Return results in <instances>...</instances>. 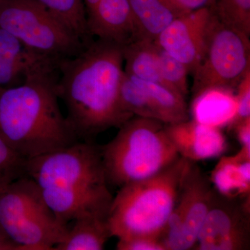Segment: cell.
Listing matches in <instances>:
<instances>
[{"instance_id":"obj_26","label":"cell","mask_w":250,"mask_h":250,"mask_svg":"<svg viewBox=\"0 0 250 250\" xmlns=\"http://www.w3.org/2000/svg\"><path fill=\"white\" fill-rule=\"evenodd\" d=\"M179 11L186 14L204 7H209L215 4V0H167Z\"/></svg>"},{"instance_id":"obj_10","label":"cell","mask_w":250,"mask_h":250,"mask_svg":"<svg viewBox=\"0 0 250 250\" xmlns=\"http://www.w3.org/2000/svg\"><path fill=\"white\" fill-rule=\"evenodd\" d=\"M250 248V197L229 198L215 190L192 249L248 250Z\"/></svg>"},{"instance_id":"obj_2","label":"cell","mask_w":250,"mask_h":250,"mask_svg":"<svg viewBox=\"0 0 250 250\" xmlns=\"http://www.w3.org/2000/svg\"><path fill=\"white\" fill-rule=\"evenodd\" d=\"M59 63L39 67L21 84L0 88V137L25 160L80 141L59 106Z\"/></svg>"},{"instance_id":"obj_24","label":"cell","mask_w":250,"mask_h":250,"mask_svg":"<svg viewBox=\"0 0 250 250\" xmlns=\"http://www.w3.org/2000/svg\"><path fill=\"white\" fill-rule=\"evenodd\" d=\"M118 250H166L160 238L137 236L119 239L116 245Z\"/></svg>"},{"instance_id":"obj_8","label":"cell","mask_w":250,"mask_h":250,"mask_svg":"<svg viewBox=\"0 0 250 250\" xmlns=\"http://www.w3.org/2000/svg\"><path fill=\"white\" fill-rule=\"evenodd\" d=\"M249 72L250 36L220 21L215 14L205 55L192 73V94L213 87L236 90Z\"/></svg>"},{"instance_id":"obj_28","label":"cell","mask_w":250,"mask_h":250,"mask_svg":"<svg viewBox=\"0 0 250 250\" xmlns=\"http://www.w3.org/2000/svg\"><path fill=\"white\" fill-rule=\"evenodd\" d=\"M21 250V247L10 241L7 238L0 236V250Z\"/></svg>"},{"instance_id":"obj_7","label":"cell","mask_w":250,"mask_h":250,"mask_svg":"<svg viewBox=\"0 0 250 250\" xmlns=\"http://www.w3.org/2000/svg\"><path fill=\"white\" fill-rule=\"evenodd\" d=\"M0 28L31 52L55 61L75 57L88 45L38 0H0Z\"/></svg>"},{"instance_id":"obj_20","label":"cell","mask_w":250,"mask_h":250,"mask_svg":"<svg viewBox=\"0 0 250 250\" xmlns=\"http://www.w3.org/2000/svg\"><path fill=\"white\" fill-rule=\"evenodd\" d=\"M156 45L162 78L170 89L186 99L188 93V75L190 73L187 67L183 62L161 48L157 44Z\"/></svg>"},{"instance_id":"obj_13","label":"cell","mask_w":250,"mask_h":250,"mask_svg":"<svg viewBox=\"0 0 250 250\" xmlns=\"http://www.w3.org/2000/svg\"><path fill=\"white\" fill-rule=\"evenodd\" d=\"M90 35L122 47L143 39L128 0H101L87 14Z\"/></svg>"},{"instance_id":"obj_27","label":"cell","mask_w":250,"mask_h":250,"mask_svg":"<svg viewBox=\"0 0 250 250\" xmlns=\"http://www.w3.org/2000/svg\"><path fill=\"white\" fill-rule=\"evenodd\" d=\"M231 128L236 131L241 149L250 153V118L236 123Z\"/></svg>"},{"instance_id":"obj_25","label":"cell","mask_w":250,"mask_h":250,"mask_svg":"<svg viewBox=\"0 0 250 250\" xmlns=\"http://www.w3.org/2000/svg\"><path fill=\"white\" fill-rule=\"evenodd\" d=\"M236 90L238 108L231 127L236 123L250 118V72L242 80Z\"/></svg>"},{"instance_id":"obj_15","label":"cell","mask_w":250,"mask_h":250,"mask_svg":"<svg viewBox=\"0 0 250 250\" xmlns=\"http://www.w3.org/2000/svg\"><path fill=\"white\" fill-rule=\"evenodd\" d=\"M209 179L213 188L223 196L250 197V153L241 149L235 155L220 158Z\"/></svg>"},{"instance_id":"obj_12","label":"cell","mask_w":250,"mask_h":250,"mask_svg":"<svg viewBox=\"0 0 250 250\" xmlns=\"http://www.w3.org/2000/svg\"><path fill=\"white\" fill-rule=\"evenodd\" d=\"M166 130L179 155L192 162L220 157L228 149L221 129L192 119L166 125Z\"/></svg>"},{"instance_id":"obj_11","label":"cell","mask_w":250,"mask_h":250,"mask_svg":"<svg viewBox=\"0 0 250 250\" xmlns=\"http://www.w3.org/2000/svg\"><path fill=\"white\" fill-rule=\"evenodd\" d=\"M215 18L213 6L181 15L159 34L154 42L183 62L192 74L205 55Z\"/></svg>"},{"instance_id":"obj_18","label":"cell","mask_w":250,"mask_h":250,"mask_svg":"<svg viewBox=\"0 0 250 250\" xmlns=\"http://www.w3.org/2000/svg\"><path fill=\"white\" fill-rule=\"evenodd\" d=\"M123 52L126 75L169 88L161 76L157 45L154 41L140 39L123 47Z\"/></svg>"},{"instance_id":"obj_3","label":"cell","mask_w":250,"mask_h":250,"mask_svg":"<svg viewBox=\"0 0 250 250\" xmlns=\"http://www.w3.org/2000/svg\"><path fill=\"white\" fill-rule=\"evenodd\" d=\"M26 175L41 188L55 216L64 223L80 217L106 213L111 195L100 146L91 141L28 159Z\"/></svg>"},{"instance_id":"obj_19","label":"cell","mask_w":250,"mask_h":250,"mask_svg":"<svg viewBox=\"0 0 250 250\" xmlns=\"http://www.w3.org/2000/svg\"><path fill=\"white\" fill-rule=\"evenodd\" d=\"M73 34L88 44L93 40L87 25L83 0H38Z\"/></svg>"},{"instance_id":"obj_6","label":"cell","mask_w":250,"mask_h":250,"mask_svg":"<svg viewBox=\"0 0 250 250\" xmlns=\"http://www.w3.org/2000/svg\"><path fill=\"white\" fill-rule=\"evenodd\" d=\"M68 225L59 221L46 204L40 188L28 176L0 188V236L21 250H54Z\"/></svg>"},{"instance_id":"obj_1","label":"cell","mask_w":250,"mask_h":250,"mask_svg":"<svg viewBox=\"0 0 250 250\" xmlns=\"http://www.w3.org/2000/svg\"><path fill=\"white\" fill-rule=\"evenodd\" d=\"M123 47L97 39L80 54L59 63L57 92L79 141H91L134 117L121 101L124 75Z\"/></svg>"},{"instance_id":"obj_22","label":"cell","mask_w":250,"mask_h":250,"mask_svg":"<svg viewBox=\"0 0 250 250\" xmlns=\"http://www.w3.org/2000/svg\"><path fill=\"white\" fill-rule=\"evenodd\" d=\"M42 59L48 58L31 52L11 33L0 28V63L34 62Z\"/></svg>"},{"instance_id":"obj_4","label":"cell","mask_w":250,"mask_h":250,"mask_svg":"<svg viewBox=\"0 0 250 250\" xmlns=\"http://www.w3.org/2000/svg\"><path fill=\"white\" fill-rule=\"evenodd\" d=\"M190 162L180 156L152 177L120 188L108 211L111 236L161 240Z\"/></svg>"},{"instance_id":"obj_23","label":"cell","mask_w":250,"mask_h":250,"mask_svg":"<svg viewBox=\"0 0 250 250\" xmlns=\"http://www.w3.org/2000/svg\"><path fill=\"white\" fill-rule=\"evenodd\" d=\"M26 161L0 137V183H9L25 176Z\"/></svg>"},{"instance_id":"obj_5","label":"cell","mask_w":250,"mask_h":250,"mask_svg":"<svg viewBox=\"0 0 250 250\" xmlns=\"http://www.w3.org/2000/svg\"><path fill=\"white\" fill-rule=\"evenodd\" d=\"M119 129L100 147L108 184L120 188L148 178L180 157L160 121L134 116Z\"/></svg>"},{"instance_id":"obj_21","label":"cell","mask_w":250,"mask_h":250,"mask_svg":"<svg viewBox=\"0 0 250 250\" xmlns=\"http://www.w3.org/2000/svg\"><path fill=\"white\" fill-rule=\"evenodd\" d=\"M219 19L250 36V0H215Z\"/></svg>"},{"instance_id":"obj_30","label":"cell","mask_w":250,"mask_h":250,"mask_svg":"<svg viewBox=\"0 0 250 250\" xmlns=\"http://www.w3.org/2000/svg\"><path fill=\"white\" fill-rule=\"evenodd\" d=\"M6 184H7V183H6ZM4 184H6L0 183V188L2 187L3 185H4Z\"/></svg>"},{"instance_id":"obj_17","label":"cell","mask_w":250,"mask_h":250,"mask_svg":"<svg viewBox=\"0 0 250 250\" xmlns=\"http://www.w3.org/2000/svg\"><path fill=\"white\" fill-rule=\"evenodd\" d=\"M143 39L155 41L176 18L184 14L167 0H128Z\"/></svg>"},{"instance_id":"obj_16","label":"cell","mask_w":250,"mask_h":250,"mask_svg":"<svg viewBox=\"0 0 250 250\" xmlns=\"http://www.w3.org/2000/svg\"><path fill=\"white\" fill-rule=\"evenodd\" d=\"M68 225L67 232L54 250H102L111 238L107 218L85 215Z\"/></svg>"},{"instance_id":"obj_9","label":"cell","mask_w":250,"mask_h":250,"mask_svg":"<svg viewBox=\"0 0 250 250\" xmlns=\"http://www.w3.org/2000/svg\"><path fill=\"white\" fill-rule=\"evenodd\" d=\"M210 179L190 162L161 241L166 250H188L195 246L197 235L210 209L214 195Z\"/></svg>"},{"instance_id":"obj_14","label":"cell","mask_w":250,"mask_h":250,"mask_svg":"<svg viewBox=\"0 0 250 250\" xmlns=\"http://www.w3.org/2000/svg\"><path fill=\"white\" fill-rule=\"evenodd\" d=\"M238 108L236 91L213 87L193 95L190 106L192 119L202 124L223 129L231 127Z\"/></svg>"},{"instance_id":"obj_29","label":"cell","mask_w":250,"mask_h":250,"mask_svg":"<svg viewBox=\"0 0 250 250\" xmlns=\"http://www.w3.org/2000/svg\"><path fill=\"white\" fill-rule=\"evenodd\" d=\"M83 1L87 16V14L90 12L101 0H83Z\"/></svg>"}]
</instances>
